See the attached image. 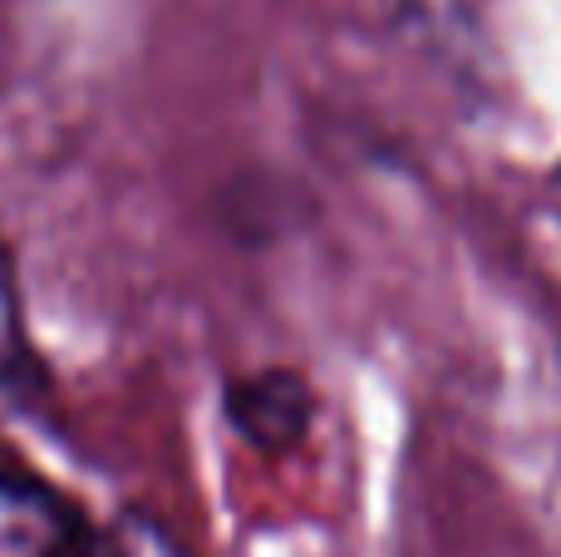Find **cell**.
<instances>
[{
  "mask_svg": "<svg viewBox=\"0 0 561 557\" xmlns=\"http://www.w3.org/2000/svg\"><path fill=\"white\" fill-rule=\"evenodd\" d=\"M25 361V341H20V306H15V282H10V257L0 242V385L15 375Z\"/></svg>",
  "mask_w": 561,
  "mask_h": 557,
  "instance_id": "cell-3",
  "label": "cell"
},
{
  "mask_svg": "<svg viewBox=\"0 0 561 557\" xmlns=\"http://www.w3.org/2000/svg\"><path fill=\"white\" fill-rule=\"evenodd\" d=\"M0 557H104L84 509L39 474L0 469Z\"/></svg>",
  "mask_w": 561,
  "mask_h": 557,
  "instance_id": "cell-1",
  "label": "cell"
},
{
  "mask_svg": "<svg viewBox=\"0 0 561 557\" xmlns=\"http://www.w3.org/2000/svg\"><path fill=\"white\" fill-rule=\"evenodd\" d=\"M108 557H187L168 533H158L148 519H124L108 538Z\"/></svg>",
  "mask_w": 561,
  "mask_h": 557,
  "instance_id": "cell-4",
  "label": "cell"
},
{
  "mask_svg": "<svg viewBox=\"0 0 561 557\" xmlns=\"http://www.w3.org/2000/svg\"><path fill=\"white\" fill-rule=\"evenodd\" d=\"M227 420L252 450H296L316 420V390L296 371L266 365V371L227 380Z\"/></svg>",
  "mask_w": 561,
  "mask_h": 557,
  "instance_id": "cell-2",
  "label": "cell"
}]
</instances>
